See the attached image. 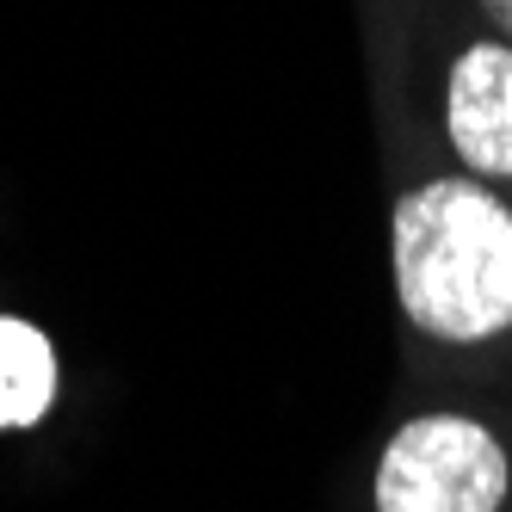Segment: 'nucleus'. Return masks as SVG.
<instances>
[{"label":"nucleus","mask_w":512,"mask_h":512,"mask_svg":"<svg viewBox=\"0 0 512 512\" xmlns=\"http://www.w3.org/2000/svg\"><path fill=\"white\" fill-rule=\"evenodd\" d=\"M395 290L432 340H494L512 327V210L482 179H426L395 204Z\"/></svg>","instance_id":"obj_1"},{"label":"nucleus","mask_w":512,"mask_h":512,"mask_svg":"<svg viewBox=\"0 0 512 512\" xmlns=\"http://www.w3.org/2000/svg\"><path fill=\"white\" fill-rule=\"evenodd\" d=\"M506 451L482 420L420 414L377 463V512H500Z\"/></svg>","instance_id":"obj_2"},{"label":"nucleus","mask_w":512,"mask_h":512,"mask_svg":"<svg viewBox=\"0 0 512 512\" xmlns=\"http://www.w3.org/2000/svg\"><path fill=\"white\" fill-rule=\"evenodd\" d=\"M451 149L488 179H512V44H469L445 93Z\"/></svg>","instance_id":"obj_3"},{"label":"nucleus","mask_w":512,"mask_h":512,"mask_svg":"<svg viewBox=\"0 0 512 512\" xmlns=\"http://www.w3.org/2000/svg\"><path fill=\"white\" fill-rule=\"evenodd\" d=\"M56 401V352L31 321L0 315V426H31Z\"/></svg>","instance_id":"obj_4"},{"label":"nucleus","mask_w":512,"mask_h":512,"mask_svg":"<svg viewBox=\"0 0 512 512\" xmlns=\"http://www.w3.org/2000/svg\"><path fill=\"white\" fill-rule=\"evenodd\" d=\"M482 7L494 13V25H500V31H506V38H512V0H482Z\"/></svg>","instance_id":"obj_5"}]
</instances>
